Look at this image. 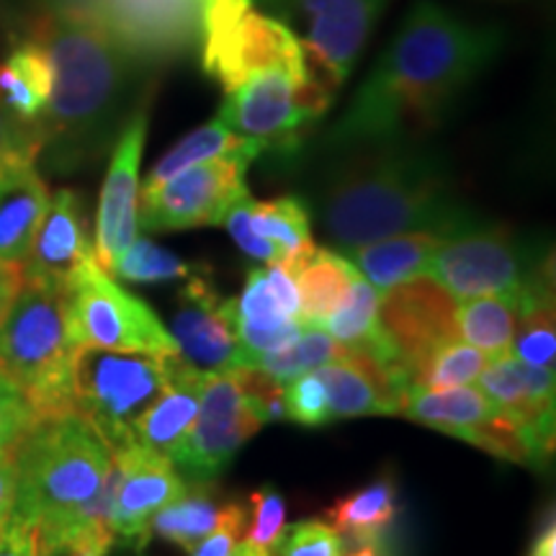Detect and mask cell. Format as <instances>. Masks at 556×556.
<instances>
[{
  "mask_svg": "<svg viewBox=\"0 0 556 556\" xmlns=\"http://www.w3.org/2000/svg\"><path fill=\"white\" fill-rule=\"evenodd\" d=\"M503 47L505 34L497 26L475 24L433 0H417L343 116L328 129L323 150L422 139Z\"/></svg>",
  "mask_w": 556,
  "mask_h": 556,
  "instance_id": "cell-1",
  "label": "cell"
},
{
  "mask_svg": "<svg viewBox=\"0 0 556 556\" xmlns=\"http://www.w3.org/2000/svg\"><path fill=\"white\" fill-rule=\"evenodd\" d=\"M325 155L307 206L338 250L351 253L400 232L451 238L482 225L458 201L443 157L420 139L343 144Z\"/></svg>",
  "mask_w": 556,
  "mask_h": 556,
  "instance_id": "cell-2",
  "label": "cell"
},
{
  "mask_svg": "<svg viewBox=\"0 0 556 556\" xmlns=\"http://www.w3.org/2000/svg\"><path fill=\"white\" fill-rule=\"evenodd\" d=\"M52 65V96L41 114V155L58 173L99 160L137 109L150 67L116 45L88 13L41 5L29 34Z\"/></svg>",
  "mask_w": 556,
  "mask_h": 556,
  "instance_id": "cell-3",
  "label": "cell"
},
{
  "mask_svg": "<svg viewBox=\"0 0 556 556\" xmlns=\"http://www.w3.org/2000/svg\"><path fill=\"white\" fill-rule=\"evenodd\" d=\"M13 513L39 528L41 544L109 528V477L114 451L86 417H45L13 451Z\"/></svg>",
  "mask_w": 556,
  "mask_h": 556,
  "instance_id": "cell-4",
  "label": "cell"
},
{
  "mask_svg": "<svg viewBox=\"0 0 556 556\" xmlns=\"http://www.w3.org/2000/svg\"><path fill=\"white\" fill-rule=\"evenodd\" d=\"M78 351L67 330L65 289L21 281L0 317V371L18 381L41 420L75 413L73 368Z\"/></svg>",
  "mask_w": 556,
  "mask_h": 556,
  "instance_id": "cell-5",
  "label": "cell"
},
{
  "mask_svg": "<svg viewBox=\"0 0 556 556\" xmlns=\"http://www.w3.org/2000/svg\"><path fill=\"white\" fill-rule=\"evenodd\" d=\"M336 96L309 73L307 60L255 70L229 88L219 119L261 152L294 157Z\"/></svg>",
  "mask_w": 556,
  "mask_h": 556,
  "instance_id": "cell-6",
  "label": "cell"
},
{
  "mask_svg": "<svg viewBox=\"0 0 556 556\" xmlns=\"http://www.w3.org/2000/svg\"><path fill=\"white\" fill-rule=\"evenodd\" d=\"M176 356L80 348L73 368L75 413L99 430L111 451L131 446V428L168 384Z\"/></svg>",
  "mask_w": 556,
  "mask_h": 556,
  "instance_id": "cell-7",
  "label": "cell"
},
{
  "mask_svg": "<svg viewBox=\"0 0 556 556\" xmlns=\"http://www.w3.org/2000/svg\"><path fill=\"white\" fill-rule=\"evenodd\" d=\"M67 330L78 348L176 356V340L148 302L129 294L90 258L65 287Z\"/></svg>",
  "mask_w": 556,
  "mask_h": 556,
  "instance_id": "cell-8",
  "label": "cell"
},
{
  "mask_svg": "<svg viewBox=\"0 0 556 556\" xmlns=\"http://www.w3.org/2000/svg\"><path fill=\"white\" fill-rule=\"evenodd\" d=\"M214 3L217 0H41V5H73L88 13L150 70L199 58Z\"/></svg>",
  "mask_w": 556,
  "mask_h": 556,
  "instance_id": "cell-9",
  "label": "cell"
},
{
  "mask_svg": "<svg viewBox=\"0 0 556 556\" xmlns=\"http://www.w3.org/2000/svg\"><path fill=\"white\" fill-rule=\"evenodd\" d=\"M389 0H278L266 13L294 34L309 73L332 96L351 78Z\"/></svg>",
  "mask_w": 556,
  "mask_h": 556,
  "instance_id": "cell-10",
  "label": "cell"
},
{
  "mask_svg": "<svg viewBox=\"0 0 556 556\" xmlns=\"http://www.w3.org/2000/svg\"><path fill=\"white\" fill-rule=\"evenodd\" d=\"M261 428L263 422L248 397L240 368L204 374L197 420L170 462L186 482H214Z\"/></svg>",
  "mask_w": 556,
  "mask_h": 556,
  "instance_id": "cell-11",
  "label": "cell"
},
{
  "mask_svg": "<svg viewBox=\"0 0 556 556\" xmlns=\"http://www.w3.org/2000/svg\"><path fill=\"white\" fill-rule=\"evenodd\" d=\"M541 266H531L526 250L503 227L477 225L443 238L426 276L456 302L486 294H518Z\"/></svg>",
  "mask_w": 556,
  "mask_h": 556,
  "instance_id": "cell-12",
  "label": "cell"
},
{
  "mask_svg": "<svg viewBox=\"0 0 556 556\" xmlns=\"http://www.w3.org/2000/svg\"><path fill=\"white\" fill-rule=\"evenodd\" d=\"M250 160L222 157L180 170L152 191H139L137 222L144 232L222 225L240 199L250 197Z\"/></svg>",
  "mask_w": 556,
  "mask_h": 556,
  "instance_id": "cell-13",
  "label": "cell"
},
{
  "mask_svg": "<svg viewBox=\"0 0 556 556\" xmlns=\"http://www.w3.org/2000/svg\"><path fill=\"white\" fill-rule=\"evenodd\" d=\"M379 325L413 387L417 371L458 340L456 299L430 276H417L381 294Z\"/></svg>",
  "mask_w": 556,
  "mask_h": 556,
  "instance_id": "cell-14",
  "label": "cell"
},
{
  "mask_svg": "<svg viewBox=\"0 0 556 556\" xmlns=\"http://www.w3.org/2000/svg\"><path fill=\"white\" fill-rule=\"evenodd\" d=\"M477 381L479 392L516 430L528 467H544L554 454V368L528 366L505 353L492 358Z\"/></svg>",
  "mask_w": 556,
  "mask_h": 556,
  "instance_id": "cell-15",
  "label": "cell"
},
{
  "mask_svg": "<svg viewBox=\"0 0 556 556\" xmlns=\"http://www.w3.org/2000/svg\"><path fill=\"white\" fill-rule=\"evenodd\" d=\"M184 486L186 479L170 458L137 443L114 451L109 477V528L114 539L129 541L137 548L148 546L152 516L176 500Z\"/></svg>",
  "mask_w": 556,
  "mask_h": 556,
  "instance_id": "cell-16",
  "label": "cell"
},
{
  "mask_svg": "<svg viewBox=\"0 0 556 556\" xmlns=\"http://www.w3.org/2000/svg\"><path fill=\"white\" fill-rule=\"evenodd\" d=\"M150 111L148 101L131 111L124 122L111 152L106 178H103L99 212H96L93 253L103 270H109L119 255L139 235V165H142L144 142H148Z\"/></svg>",
  "mask_w": 556,
  "mask_h": 556,
  "instance_id": "cell-17",
  "label": "cell"
},
{
  "mask_svg": "<svg viewBox=\"0 0 556 556\" xmlns=\"http://www.w3.org/2000/svg\"><path fill=\"white\" fill-rule=\"evenodd\" d=\"M420 426L441 430V433L462 438L471 446L486 454L503 458V462L526 464L528 456L523 443L518 441L516 430L507 426L500 409L475 387L454 389H413L402 402V413Z\"/></svg>",
  "mask_w": 556,
  "mask_h": 556,
  "instance_id": "cell-18",
  "label": "cell"
},
{
  "mask_svg": "<svg viewBox=\"0 0 556 556\" xmlns=\"http://www.w3.org/2000/svg\"><path fill=\"white\" fill-rule=\"evenodd\" d=\"M173 340L178 356L201 374L235 371L245 366L238 340L229 330L225 299L212 287L208 270L197 268L178 291L173 312Z\"/></svg>",
  "mask_w": 556,
  "mask_h": 556,
  "instance_id": "cell-19",
  "label": "cell"
},
{
  "mask_svg": "<svg viewBox=\"0 0 556 556\" xmlns=\"http://www.w3.org/2000/svg\"><path fill=\"white\" fill-rule=\"evenodd\" d=\"M96 258L88 217L75 191L60 189L50 197L45 217L21 266V281L39 287L65 289L83 263Z\"/></svg>",
  "mask_w": 556,
  "mask_h": 556,
  "instance_id": "cell-20",
  "label": "cell"
},
{
  "mask_svg": "<svg viewBox=\"0 0 556 556\" xmlns=\"http://www.w3.org/2000/svg\"><path fill=\"white\" fill-rule=\"evenodd\" d=\"M328 392L330 420L361 415H400L407 389L364 353L345 351L338 361L315 368Z\"/></svg>",
  "mask_w": 556,
  "mask_h": 556,
  "instance_id": "cell-21",
  "label": "cell"
},
{
  "mask_svg": "<svg viewBox=\"0 0 556 556\" xmlns=\"http://www.w3.org/2000/svg\"><path fill=\"white\" fill-rule=\"evenodd\" d=\"M37 163L0 165V263L21 270L50 204Z\"/></svg>",
  "mask_w": 556,
  "mask_h": 556,
  "instance_id": "cell-22",
  "label": "cell"
},
{
  "mask_svg": "<svg viewBox=\"0 0 556 556\" xmlns=\"http://www.w3.org/2000/svg\"><path fill=\"white\" fill-rule=\"evenodd\" d=\"M225 315L229 330H232L242 356H245V366L266 356V353L289 345L302 332V325L287 317V312L278 307L263 268L250 270L240 299H227L225 302Z\"/></svg>",
  "mask_w": 556,
  "mask_h": 556,
  "instance_id": "cell-23",
  "label": "cell"
},
{
  "mask_svg": "<svg viewBox=\"0 0 556 556\" xmlns=\"http://www.w3.org/2000/svg\"><path fill=\"white\" fill-rule=\"evenodd\" d=\"M201 384H204V374L178 356L168 384L160 389L152 405L139 415L135 428H131V443L155 451L165 458L176 454L180 441L189 433L191 422L197 420Z\"/></svg>",
  "mask_w": 556,
  "mask_h": 556,
  "instance_id": "cell-24",
  "label": "cell"
},
{
  "mask_svg": "<svg viewBox=\"0 0 556 556\" xmlns=\"http://www.w3.org/2000/svg\"><path fill=\"white\" fill-rule=\"evenodd\" d=\"M441 235L433 232H400L389 238L366 242L351 250L353 266L377 289H392L400 283L426 276L433 253L441 245Z\"/></svg>",
  "mask_w": 556,
  "mask_h": 556,
  "instance_id": "cell-25",
  "label": "cell"
},
{
  "mask_svg": "<svg viewBox=\"0 0 556 556\" xmlns=\"http://www.w3.org/2000/svg\"><path fill=\"white\" fill-rule=\"evenodd\" d=\"M552 263L536 270L523 291H518V325L510 353L536 368H554L556 328H554V289Z\"/></svg>",
  "mask_w": 556,
  "mask_h": 556,
  "instance_id": "cell-26",
  "label": "cell"
},
{
  "mask_svg": "<svg viewBox=\"0 0 556 556\" xmlns=\"http://www.w3.org/2000/svg\"><path fill=\"white\" fill-rule=\"evenodd\" d=\"M400 516L397 479L379 477L364 490L340 497L328 510L330 526L358 546H379L384 531Z\"/></svg>",
  "mask_w": 556,
  "mask_h": 556,
  "instance_id": "cell-27",
  "label": "cell"
},
{
  "mask_svg": "<svg viewBox=\"0 0 556 556\" xmlns=\"http://www.w3.org/2000/svg\"><path fill=\"white\" fill-rule=\"evenodd\" d=\"M263 152L253 139L240 137L238 131H232L222 119H212L204 127L193 129L191 135H186L178 144L165 152L163 157L152 165V170L144 178V184L139 186V191H152L160 184L178 176L180 170L193 168V165L208 163V160H222V157H245L253 163L255 157H261Z\"/></svg>",
  "mask_w": 556,
  "mask_h": 556,
  "instance_id": "cell-28",
  "label": "cell"
},
{
  "mask_svg": "<svg viewBox=\"0 0 556 556\" xmlns=\"http://www.w3.org/2000/svg\"><path fill=\"white\" fill-rule=\"evenodd\" d=\"M361 274L351 261L328 248H315L307 261L294 270L299 291V323L302 328H319L325 317L343 302Z\"/></svg>",
  "mask_w": 556,
  "mask_h": 556,
  "instance_id": "cell-29",
  "label": "cell"
},
{
  "mask_svg": "<svg viewBox=\"0 0 556 556\" xmlns=\"http://www.w3.org/2000/svg\"><path fill=\"white\" fill-rule=\"evenodd\" d=\"M52 96V65L31 37L21 39L0 62V101L26 122H39Z\"/></svg>",
  "mask_w": 556,
  "mask_h": 556,
  "instance_id": "cell-30",
  "label": "cell"
},
{
  "mask_svg": "<svg viewBox=\"0 0 556 556\" xmlns=\"http://www.w3.org/2000/svg\"><path fill=\"white\" fill-rule=\"evenodd\" d=\"M250 225L263 240L278 250V266L294 276V270L315 250L312 240V214L307 201L299 197H278L250 204Z\"/></svg>",
  "mask_w": 556,
  "mask_h": 556,
  "instance_id": "cell-31",
  "label": "cell"
},
{
  "mask_svg": "<svg viewBox=\"0 0 556 556\" xmlns=\"http://www.w3.org/2000/svg\"><path fill=\"white\" fill-rule=\"evenodd\" d=\"M219 513L222 507L214 482H186L184 492L152 516L150 536L155 533L191 552L206 533L214 531V526L219 523Z\"/></svg>",
  "mask_w": 556,
  "mask_h": 556,
  "instance_id": "cell-32",
  "label": "cell"
},
{
  "mask_svg": "<svg viewBox=\"0 0 556 556\" xmlns=\"http://www.w3.org/2000/svg\"><path fill=\"white\" fill-rule=\"evenodd\" d=\"M516 325L518 294H486L456 304L458 338L486 353L490 361L510 353Z\"/></svg>",
  "mask_w": 556,
  "mask_h": 556,
  "instance_id": "cell-33",
  "label": "cell"
},
{
  "mask_svg": "<svg viewBox=\"0 0 556 556\" xmlns=\"http://www.w3.org/2000/svg\"><path fill=\"white\" fill-rule=\"evenodd\" d=\"M343 353L345 348L336 343L325 330L302 328L296 340H291L289 345L278 348L274 353L255 358L248 368L266 374L278 384H289L291 379L302 377V374L315 371V368L330 364V361H338Z\"/></svg>",
  "mask_w": 556,
  "mask_h": 556,
  "instance_id": "cell-34",
  "label": "cell"
},
{
  "mask_svg": "<svg viewBox=\"0 0 556 556\" xmlns=\"http://www.w3.org/2000/svg\"><path fill=\"white\" fill-rule=\"evenodd\" d=\"M199 266L180 261L178 255L168 253L165 248L155 245L142 235H137L135 242L109 266V274L124 281L135 283H157L173 281V278H189Z\"/></svg>",
  "mask_w": 556,
  "mask_h": 556,
  "instance_id": "cell-35",
  "label": "cell"
},
{
  "mask_svg": "<svg viewBox=\"0 0 556 556\" xmlns=\"http://www.w3.org/2000/svg\"><path fill=\"white\" fill-rule=\"evenodd\" d=\"M486 364H490V356H486V353H482L475 345L456 340V343L441 348V351L417 371L413 389L438 392V389L467 387L471 381H477Z\"/></svg>",
  "mask_w": 556,
  "mask_h": 556,
  "instance_id": "cell-36",
  "label": "cell"
},
{
  "mask_svg": "<svg viewBox=\"0 0 556 556\" xmlns=\"http://www.w3.org/2000/svg\"><path fill=\"white\" fill-rule=\"evenodd\" d=\"M39 420L29 394L9 374L0 371V454H13Z\"/></svg>",
  "mask_w": 556,
  "mask_h": 556,
  "instance_id": "cell-37",
  "label": "cell"
},
{
  "mask_svg": "<svg viewBox=\"0 0 556 556\" xmlns=\"http://www.w3.org/2000/svg\"><path fill=\"white\" fill-rule=\"evenodd\" d=\"M270 556H345V539L325 520L283 526Z\"/></svg>",
  "mask_w": 556,
  "mask_h": 556,
  "instance_id": "cell-38",
  "label": "cell"
},
{
  "mask_svg": "<svg viewBox=\"0 0 556 556\" xmlns=\"http://www.w3.org/2000/svg\"><path fill=\"white\" fill-rule=\"evenodd\" d=\"M283 413L289 420L307 428H319L330 422L328 392H325L317 371H307L289 381V387L283 389Z\"/></svg>",
  "mask_w": 556,
  "mask_h": 556,
  "instance_id": "cell-39",
  "label": "cell"
},
{
  "mask_svg": "<svg viewBox=\"0 0 556 556\" xmlns=\"http://www.w3.org/2000/svg\"><path fill=\"white\" fill-rule=\"evenodd\" d=\"M45 148L39 122H26L0 101V165L37 163Z\"/></svg>",
  "mask_w": 556,
  "mask_h": 556,
  "instance_id": "cell-40",
  "label": "cell"
},
{
  "mask_svg": "<svg viewBox=\"0 0 556 556\" xmlns=\"http://www.w3.org/2000/svg\"><path fill=\"white\" fill-rule=\"evenodd\" d=\"M250 503H253V523H250L245 544L270 554L287 526V503H283L281 492H276L270 484L253 492Z\"/></svg>",
  "mask_w": 556,
  "mask_h": 556,
  "instance_id": "cell-41",
  "label": "cell"
},
{
  "mask_svg": "<svg viewBox=\"0 0 556 556\" xmlns=\"http://www.w3.org/2000/svg\"><path fill=\"white\" fill-rule=\"evenodd\" d=\"M250 204H253V199L250 197L240 199L238 204L229 208L227 217L222 219V225L227 227L229 238L238 242V248L242 250V253H248L250 258L270 266V263H278V250L270 245L268 240H263L261 235L253 229V225H250Z\"/></svg>",
  "mask_w": 556,
  "mask_h": 556,
  "instance_id": "cell-42",
  "label": "cell"
},
{
  "mask_svg": "<svg viewBox=\"0 0 556 556\" xmlns=\"http://www.w3.org/2000/svg\"><path fill=\"white\" fill-rule=\"evenodd\" d=\"M245 520L248 513L240 503L222 505L219 523L191 548V556H229L235 552V544H238L242 528H245Z\"/></svg>",
  "mask_w": 556,
  "mask_h": 556,
  "instance_id": "cell-43",
  "label": "cell"
},
{
  "mask_svg": "<svg viewBox=\"0 0 556 556\" xmlns=\"http://www.w3.org/2000/svg\"><path fill=\"white\" fill-rule=\"evenodd\" d=\"M0 556H39V528L11 516L0 526Z\"/></svg>",
  "mask_w": 556,
  "mask_h": 556,
  "instance_id": "cell-44",
  "label": "cell"
},
{
  "mask_svg": "<svg viewBox=\"0 0 556 556\" xmlns=\"http://www.w3.org/2000/svg\"><path fill=\"white\" fill-rule=\"evenodd\" d=\"M266 278H268L270 291H274L278 307L287 312V317L299 323V291H296L294 276H291L283 266H278V263H270V266L266 268Z\"/></svg>",
  "mask_w": 556,
  "mask_h": 556,
  "instance_id": "cell-45",
  "label": "cell"
},
{
  "mask_svg": "<svg viewBox=\"0 0 556 556\" xmlns=\"http://www.w3.org/2000/svg\"><path fill=\"white\" fill-rule=\"evenodd\" d=\"M16 503V467L13 454H0V526L11 518Z\"/></svg>",
  "mask_w": 556,
  "mask_h": 556,
  "instance_id": "cell-46",
  "label": "cell"
},
{
  "mask_svg": "<svg viewBox=\"0 0 556 556\" xmlns=\"http://www.w3.org/2000/svg\"><path fill=\"white\" fill-rule=\"evenodd\" d=\"M18 287H21V270L9 268L0 263V317H3V312L9 309L11 299L16 296Z\"/></svg>",
  "mask_w": 556,
  "mask_h": 556,
  "instance_id": "cell-47",
  "label": "cell"
},
{
  "mask_svg": "<svg viewBox=\"0 0 556 556\" xmlns=\"http://www.w3.org/2000/svg\"><path fill=\"white\" fill-rule=\"evenodd\" d=\"M39 556H109V552L106 548H93V546L41 544L39 541Z\"/></svg>",
  "mask_w": 556,
  "mask_h": 556,
  "instance_id": "cell-48",
  "label": "cell"
},
{
  "mask_svg": "<svg viewBox=\"0 0 556 556\" xmlns=\"http://www.w3.org/2000/svg\"><path fill=\"white\" fill-rule=\"evenodd\" d=\"M531 556H556V533H554V523L541 533L536 544L531 548Z\"/></svg>",
  "mask_w": 556,
  "mask_h": 556,
  "instance_id": "cell-49",
  "label": "cell"
},
{
  "mask_svg": "<svg viewBox=\"0 0 556 556\" xmlns=\"http://www.w3.org/2000/svg\"><path fill=\"white\" fill-rule=\"evenodd\" d=\"M229 556H270V554L268 552H261V548L250 546V544H245V541H242L240 546H235V552L229 554Z\"/></svg>",
  "mask_w": 556,
  "mask_h": 556,
  "instance_id": "cell-50",
  "label": "cell"
},
{
  "mask_svg": "<svg viewBox=\"0 0 556 556\" xmlns=\"http://www.w3.org/2000/svg\"><path fill=\"white\" fill-rule=\"evenodd\" d=\"M353 556H387L381 552V544L379 546H358V552Z\"/></svg>",
  "mask_w": 556,
  "mask_h": 556,
  "instance_id": "cell-51",
  "label": "cell"
},
{
  "mask_svg": "<svg viewBox=\"0 0 556 556\" xmlns=\"http://www.w3.org/2000/svg\"><path fill=\"white\" fill-rule=\"evenodd\" d=\"M274 3H278V0H261L263 9H270V5H274Z\"/></svg>",
  "mask_w": 556,
  "mask_h": 556,
  "instance_id": "cell-52",
  "label": "cell"
}]
</instances>
